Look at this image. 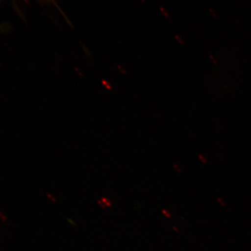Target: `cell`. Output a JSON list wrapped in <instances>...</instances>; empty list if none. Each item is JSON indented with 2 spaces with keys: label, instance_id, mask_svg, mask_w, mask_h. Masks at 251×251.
Returning a JSON list of instances; mask_svg holds the SVG:
<instances>
[{
  "label": "cell",
  "instance_id": "cell-1",
  "mask_svg": "<svg viewBox=\"0 0 251 251\" xmlns=\"http://www.w3.org/2000/svg\"><path fill=\"white\" fill-rule=\"evenodd\" d=\"M101 201L105 204L106 207H111L112 205L111 201L108 199H106V198H102Z\"/></svg>",
  "mask_w": 251,
  "mask_h": 251
},
{
  "label": "cell",
  "instance_id": "cell-2",
  "mask_svg": "<svg viewBox=\"0 0 251 251\" xmlns=\"http://www.w3.org/2000/svg\"><path fill=\"white\" fill-rule=\"evenodd\" d=\"M162 213L163 214H164L165 217H166V218L170 219L172 218L171 213L168 211V210H163Z\"/></svg>",
  "mask_w": 251,
  "mask_h": 251
},
{
  "label": "cell",
  "instance_id": "cell-3",
  "mask_svg": "<svg viewBox=\"0 0 251 251\" xmlns=\"http://www.w3.org/2000/svg\"><path fill=\"white\" fill-rule=\"evenodd\" d=\"M199 159L203 164H206L208 162V160H207L206 157L202 154L199 155Z\"/></svg>",
  "mask_w": 251,
  "mask_h": 251
},
{
  "label": "cell",
  "instance_id": "cell-4",
  "mask_svg": "<svg viewBox=\"0 0 251 251\" xmlns=\"http://www.w3.org/2000/svg\"><path fill=\"white\" fill-rule=\"evenodd\" d=\"M160 9H161V11H162L163 14H164L165 17H169V15L168 13V12L166 11V9L164 7H161L160 8Z\"/></svg>",
  "mask_w": 251,
  "mask_h": 251
},
{
  "label": "cell",
  "instance_id": "cell-5",
  "mask_svg": "<svg viewBox=\"0 0 251 251\" xmlns=\"http://www.w3.org/2000/svg\"><path fill=\"white\" fill-rule=\"evenodd\" d=\"M47 196H48L49 199L51 200L52 202H55L56 201L54 197L51 195V194H47Z\"/></svg>",
  "mask_w": 251,
  "mask_h": 251
},
{
  "label": "cell",
  "instance_id": "cell-6",
  "mask_svg": "<svg viewBox=\"0 0 251 251\" xmlns=\"http://www.w3.org/2000/svg\"><path fill=\"white\" fill-rule=\"evenodd\" d=\"M1 218L3 222L5 223L6 224V221H7V218H6V216L4 213L2 212H1Z\"/></svg>",
  "mask_w": 251,
  "mask_h": 251
},
{
  "label": "cell",
  "instance_id": "cell-7",
  "mask_svg": "<svg viewBox=\"0 0 251 251\" xmlns=\"http://www.w3.org/2000/svg\"><path fill=\"white\" fill-rule=\"evenodd\" d=\"M97 202L99 203V205L101 206L102 208L105 209L106 208V206L105 205V204L101 201L99 200Z\"/></svg>",
  "mask_w": 251,
  "mask_h": 251
},
{
  "label": "cell",
  "instance_id": "cell-8",
  "mask_svg": "<svg viewBox=\"0 0 251 251\" xmlns=\"http://www.w3.org/2000/svg\"><path fill=\"white\" fill-rule=\"evenodd\" d=\"M176 38L178 42L181 44L183 43V39H181V37H180V36H178V35H176Z\"/></svg>",
  "mask_w": 251,
  "mask_h": 251
},
{
  "label": "cell",
  "instance_id": "cell-9",
  "mask_svg": "<svg viewBox=\"0 0 251 251\" xmlns=\"http://www.w3.org/2000/svg\"><path fill=\"white\" fill-rule=\"evenodd\" d=\"M174 168L175 169H176V170L178 172H181V168L179 167V166H178V165H174Z\"/></svg>",
  "mask_w": 251,
  "mask_h": 251
},
{
  "label": "cell",
  "instance_id": "cell-10",
  "mask_svg": "<svg viewBox=\"0 0 251 251\" xmlns=\"http://www.w3.org/2000/svg\"><path fill=\"white\" fill-rule=\"evenodd\" d=\"M218 202L221 203V205L222 206H224L225 205V203L224 202V201L222 200L221 199H218Z\"/></svg>",
  "mask_w": 251,
  "mask_h": 251
},
{
  "label": "cell",
  "instance_id": "cell-11",
  "mask_svg": "<svg viewBox=\"0 0 251 251\" xmlns=\"http://www.w3.org/2000/svg\"><path fill=\"white\" fill-rule=\"evenodd\" d=\"M68 221L69 222L71 223V224L72 225L75 226H76V224H75V223L73 221H71V219H68Z\"/></svg>",
  "mask_w": 251,
  "mask_h": 251
},
{
  "label": "cell",
  "instance_id": "cell-12",
  "mask_svg": "<svg viewBox=\"0 0 251 251\" xmlns=\"http://www.w3.org/2000/svg\"><path fill=\"white\" fill-rule=\"evenodd\" d=\"M210 57H211V59H212V61H213V62H214V63H215V64H216V60L215 58V57H213V56H212V55L210 56Z\"/></svg>",
  "mask_w": 251,
  "mask_h": 251
},
{
  "label": "cell",
  "instance_id": "cell-13",
  "mask_svg": "<svg viewBox=\"0 0 251 251\" xmlns=\"http://www.w3.org/2000/svg\"><path fill=\"white\" fill-rule=\"evenodd\" d=\"M174 230H175L176 232H177V233H178V231H179L177 227H174Z\"/></svg>",
  "mask_w": 251,
  "mask_h": 251
}]
</instances>
